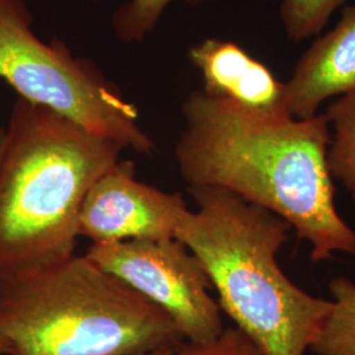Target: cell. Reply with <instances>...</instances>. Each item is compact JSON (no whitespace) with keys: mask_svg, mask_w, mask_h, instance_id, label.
<instances>
[{"mask_svg":"<svg viewBox=\"0 0 355 355\" xmlns=\"http://www.w3.org/2000/svg\"><path fill=\"white\" fill-rule=\"evenodd\" d=\"M0 355H1V345H0Z\"/></svg>","mask_w":355,"mask_h":355,"instance_id":"cell-17","label":"cell"},{"mask_svg":"<svg viewBox=\"0 0 355 355\" xmlns=\"http://www.w3.org/2000/svg\"><path fill=\"white\" fill-rule=\"evenodd\" d=\"M190 60L202 74L205 94L261 114H291L286 82L239 44L205 38L191 48Z\"/></svg>","mask_w":355,"mask_h":355,"instance_id":"cell-9","label":"cell"},{"mask_svg":"<svg viewBox=\"0 0 355 355\" xmlns=\"http://www.w3.org/2000/svg\"><path fill=\"white\" fill-rule=\"evenodd\" d=\"M174 0H129L112 17L116 36L125 42H136L152 33L167 6ZM198 4L204 0H184Z\"/></svg>","mask_w":355,"mask_h":355,"instance_id":"cell-13","label":"cell"},{"mask_svg":"<svg viewBox=\"0 0 355 355\" xmlns=\"http://www.w3.org/2000/svg\"><path fill=\"white\" fill-rule=\"evenodd\" d=\"M346 0H282L280 19L293 42L318 36Z\"/></svg>","mask_w":355,"mask_h":355,"instance_id":"cell-12","label":"cell"},{"mask_svg":"<svg viewBox=\"0 0 355 355\" xmlns=\"http://www.w3.org/2000/svg\"><path fill=\"white\" fill-rule=\"evenodd\" d=\"M1 142H3V128H0V153H1Z\"/></svg>","mask_w":355,"mask_h":355,"instance_id":"cell-16","label":"cell"},{"mask_svg":"<svg viewBox=\"0 0 355 355\" xmlns=\"http://www.w3.org/2000/svg\"><path fill=\"white\" fill-rule=\"evenodd\" d=\"M286 89L290 114L296 119L313 117L324 103L355 94V1L303 53Z\"/></svg>","mask_w":355,"mask_h":355,"instance_id":"cell-8","label":"cell"},{"mask_svg":"<svg viewBox=\"0 0 355 355\" xmlns=\"http://www.w3.org/2000/svg\"><path fill=\"white\" fill-rule=\"evenodd\" d=\"M189 209L183 196L142 183L132 161H119L91 186L79 212L78 233L92 243L177 239Z\"/></svg>","mask_w":355,"mask_h":355,"instance_id":"cell-7","label":"cell"},{"mask_svg":"<svg viewBox=\"0 0 355 355\" xmlns=\"http://www.w3.org/2000/svg\"><path fill=\"white\" fill-rule=\"evenodd\" d=\"M183 343L161 308L86 254L0 277L1 355H139Z\"/></svg>","mask_w":355,"mask_h":355,"instance_id":"cell-4","label":"cell"},{"mask_svg":"<svg viewBox=\"0 0 355 355\" xmlns=\"http://www.w3.org/2000/svg\"><path fill=\"white\" fill-rule=\"evenodd\" d=\"M177 352V350H175ZM174 350H158V352H153V353H148V354H139V355H173L175 353Z\"/></svg>","mask_w":355,"mask_h":355,"instance_id":"cell-15","label":"cell"},{"mask_svg":"<svg viewBox=\"0 0 355 355\" xmlns=\"http://www.w3.org/2000/svg\"><path fill=\"white\" fill-rule=\"evenodd\" d=\"M125 148L17 98L0 153V277L76 254L82 203Z\"/></svg>","mask_w":355,"mask_h":355,"instance_id":"cell-3","label":"cell"},{"mask_svg":"<svg viewBox=\"0 0 355 355\" xmlns=\"http://www.w3.org/2000/svg\"><path fill=\"white\" fill-rule=\"evenodd\" d=\"M187 191L198 209L184 212L177 239L200 261L220 309L261 354L305 355L331 302L305 292L279 266L290 224L223 189Z\"/></svg>","mask_w":355,"mask_h":355,"instance_id":"cell-2","label":"cell"},{"mask_svg":"<svg viewBox=\"0 0 355 355\" xmlns=\"http://www.w3.org/2000/svg\"><path fill=\"white\" fill-rule=\"evenodd\" d=\"M175 145L189 187H215L286 220L318 263L355 255V229L340 215L328 168L330 130L324 114H270L193 91L182 105Z\"/></svg>","mask_w":355,"mask_h":355,"instance_id":"cell-1","label":"cell"},{"mask_svg":"<svg viewBox=\"0 0 355 355\" xmlns=\"http://www.w3.org/2000/svg\"><path fill=\"white\" fill-rule=\"evenodd\" d=\"M86 255L161 308L187 343L214 341L225 330L211 280L178 239L92 243Z\"/></svg>","mask_w":355,"mask_h":355,"instance_id":"cell-6","label":"cell"},{"mask_svg":"<svg viewBox=\"0 0 355 355\" xmlns=\"http://www.w3.org/2000/svg\"><path fill=\"white\" fill-rule=\"evenodd\" d=\"M329 124L328 168L355 203V94L333 99L324 112Z\"/></svg>","mask_w":355,"mask_h":355,"instance_id":"cell-10","label":"cell"},{"mask_svg":"<svg viewBox=\"0 0 355 355\" xmlns=\"http://www.w3.org/2000/svg\"><path fill=\"white\" fill-rule=\"evenodd\" d=\"M24 0H0V80L19 98L46 107L125 149L150 154L155 145L139 123V111L89 60L62 41L44 42L32 31Z\"/></svg>","mask_w":355,"mask_h":355,"instance_id":"cell-5","label":"cell"},{"mask_svg":"<svg viewBox=\"0 0 355 355\" xmlns=\"http://www.w3.org/2000/svg\"><path fill=\"white\" fill-rule=\"evenodd\" d=\"M173 355H262L253 341L237 328H229L214 341L184 343Z\"/></svg>","mask_w":355,"mask_h":355,"instance_id":"cell-14","label":"cell"},{"mask_svg":"<svg viewBox=\"0 0 355 355\" xmlns=\"http://www.w3.org/2000/svg\"><path fill=\"white\" fill-rule=\"evenodd\" d=\"M331 306L309 352L316 355H355V283L345 277L329 282Z\"/></svg>","mask_w":355,"mask_h":355,"instance_id":"cell-11","label":"cell"}]
</instances>
